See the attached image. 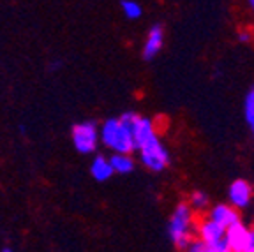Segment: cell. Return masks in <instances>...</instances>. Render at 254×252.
<instances>
[{"label": "cell", "mask_w": 254, "mask_h": 252, "mask_svg": "<svg viewBox=\"0 0 254 252\" xmlns=\"http://www.w3.org/2000/svg\"><path fill=\"white\" fill-rule=\"evenodd\" d=\"M194 210L190 208L189 203H180L173 210L168 222V237L171 244L177 249L184 251L189 247L190 240L196 237V215Z\"/></svg>", "instance_id": "6da1fadb"}, {"label": "cell", "mask_w": 254, "mask_h": 252, "mask_svg": "<svg viewBox=\"0 0 254 252\" xmlns=\"http://www.w3.org/2000/svg\"><path fill=\"white\" fill-rule=\"evenodd\" d=\"M99 139L110 152L132 154L136 150L131 129L119 119H108L99 127Z\"/></svg>", "instance_id": "7a4b0ae2"}, {"label": "cell", "mask_w": 254, "mask_h": 252, "mask_svg": "<svg viewBox=\"0 0 254 252\" xmlns=\"http://www.w3.org/2000/svg\"><path fill=\"white\" fill-rule=\"evenodd\" d=\"M139 161L147 170L154 171V173H161L168 168L170 164V154H168L166 146L163 145V141L159 139V136H152L148 141H145L138 148Z\"/></svg>", "instance_id": "3957f363"}, {"label": "cell", "mask_w": 254, "mask_h": 252, "mask_svg": "<svg viewBox=\"0 0 254 252\" xmlns=\"http://www.w3.org/2000/svg\"><path fill=\"white\" fill-rule=\"evenodd\" d=\"M196 237L206 245L208 252H230L226 229L208 217L196 222Z\"/></svg>", "instance_id": "277c9868"}, {"label": "cell", "mask_w": 254, "mask_h": 252, "mask_svg": "<svg viewBox=\"0 0 254 252\" xmlns=\"http://www.w3.org/2000/svg\"><path fill=\"white\" fill-rule=\"evenodd\" d=\"M72 145L79 154L88 155L94 154L99 145V127L95 122H81L76 124L71 130Z\"/></svg>", "instance_id": "5b68a950"}, {"label": "cell", "mask_w": 254, "mask_h": 252, "mask_svg": "<svg viewBox=\"0 0 254 252\" xmlns=\"http://www.w3.org/2000/svg\"><path fill=\"white\" fill-rule=\"evenodd\" d=\"M120 120L131 129L132 138H134L136 150H138L145 141H148L152 136L157 134L154 122H152L150 119H147V117H141V115H138V113H132V111L124 113L122 117H120Z\"/></svg>", "instance_id": "8992f818"}, {"label": "cell", "mask_w": 254, "mask_h": 252, "mask_svg": "<svg viewBox=\"0 0 254 252\" xmlns=\"http://www.w3.org/2000/svg\"><path fill=\"white\" fill-rule=\"evenodd\" d=\"M226 238L230 252H254V228L246 226L242 221L226 229Z\"/></svg>", "instance_id": "52a82bcc"}, {"label": "cell", "mask_w": 254, "mask_h": 252, "mask_svg": "<svg viewBox=\"0 0 254 252\" xmlns=\"http://www.w3.org/2000/svg\"><path fill=\"white\" fill-rule=\"evenodd\" d=\"M251 199H253V186L247 180L238 178L228 189V203L237 210L247 208L251 205Z\"/></svg>", "instance_id": "ba28073f"}, {"label": "cell", "mask_w": 254, "mask_h": 252, "mask_svg": "<svg viewBox=\"0 0 254 252\" xmlns=\"http://www.w3.org/2000/svg\"><path fill=\"white\" fill-rule=\"evenodd\" d=\"M208 219H212L214 222H217L219 226H222L224 229H228L230 226H233L235 222L240 221V215H238V210L235 208L230 203H219V205L212 206L206 213Z\"/></svg>", "instance_id": "9c48e42d"}, {"label": "cell", "mask_w": 254, "mask_h": 252, "mask_svg": "<svg viewBox=\"0 0 254 252\" xmlns=\"http://www.w3.org/2000/svg\"><path fill=\"white\" fill-rule=\"evenodd\" d=\"M164 44V32L161 25H154L148 32L147 39H145V46H143V59L152 60L159 55V52L163 50Z\"/></svg>", "instance_id": "30bf717a"}, {"label": "cell", "mask_w": 254, "mask_h": 252, "mask_svg": "<svg viewBox=\"0 0 254 252\" xmlns=\"http://www.w3.org/2000/svg\"><path fill=\"white\" fill-rule=\"evenodd\" d=\"M90 173L94 177V180L97 182H106L113 177V166L110 162V157H104V155H97V157L92 161L90 164Z\"/></svg>", "instance_id": "8fae6325"}, {"label": "cell", "mask_w": 254, "mask_h": 252, "mask_svg": "<svg viewBox=\"0 0 254 252\" xmlns=\"http://www.w3.org/2000/svg\"><path fill=\"white\" fill-rule=\"evenodd\" d=\"M110 162L113 166V171L117 175H129L134 171V159L131 154H119V152H111Z\"/></svg>", "instance_id": "7c38bea8"}, {"label": "cell", "mask_w": 254, "mask_h": 252, "mask_svg": "<svg viewBox=\"0 0 254 252\" xmlns=\"http://www.w3.org/2000/svg\"><path fill=\"white\" fill-rule=\"evenodd\" d=\"M189 206L194 212H205V210H208V206H210V199H208V196H206L205 192H201V190H194V192L189 196Z\"/></svg>", "instance_id": "4fadbf2b"}, {"label": "cell", "mask_w": 254, "mask_h": 252, "mask_svg": "<svg viewBox=\"0 0 254 252\" xmlns=\"http://www.w3.org/2000/svg\"><path fill=\"white\" fill-rule=\"evenodd\" d=\"M122 12L127 20H138L143 14V7L136 0H122Z\"/></svg>", "instance_id": "5bb4252c"}, {"label": "cell", "mask_w": 254, "mask_h": 252, "mask_svg": "<svg viewBox=\"0 0 254 252\" xmlns=\"http://www.w3.org/2000/svg\"><path fill=\"white\" fill-rule=\"evenodd\" d=\"M244 117H246V122L249 126L254 124V87L247 92L246 101H244Z\"/></svg>", "instance_id": "9a60e30c"}, {"label": "cell", "mask_w": 254, "mask_h": 252, "mask_svg": "<svg viewBox=\"0 0 254 252\" xmlns=\"http://www.w3.org/2000/svg\"><path fill=\"white\" fill-rule=\"evenodd\" d=\"M187 251H190V252H208V251H206V245L203 244V242L199 240L198 237H194L192 240H190V244H189V247H187Z\"/></svg>", "instance_id": "2e32d148"}, {"label": "cell", "mask_w": 254, "mask_h": 252, "mask_svg": "<svg viewBox=\"0 0 254 252\" xmlns=\"http://www.w3.org/2000/svg\"><path fill=\"white\" fill-rule=\"evenodd\" d=\"M251 39H253V34H251L249 30L238 32V41H240V43H251Z\"/></svg>", "instance_id": "e0dca14e"}, {"label": "cell", "mask_w": 254, "mask_h": 252, "mask_svg": "<svg viewBox=\"0 0 254 252\" xmlns=\"http://www.w3.org/2000/svg\"><path fill=\"white\" fill-rule=\"evenodd\" d=\"M247 2H249V7L254 11V0H247Z\"/></svg>", "instance_id": "ac0fdd59"}, {"label": "cell", "mask_w": 254, "mask_h": 252, "mask_svg": "<svg viewBox=\"0 0 254 252\" xmlns=\"http://www.w3.org/2000/svg\"><path fill=\"white\" fill-rule=\"evenodd\" d=\"M251 129H253V139H254V124L251 126Z\"/></svg>", "instance_id": "d6986e66"}]
</instances>
